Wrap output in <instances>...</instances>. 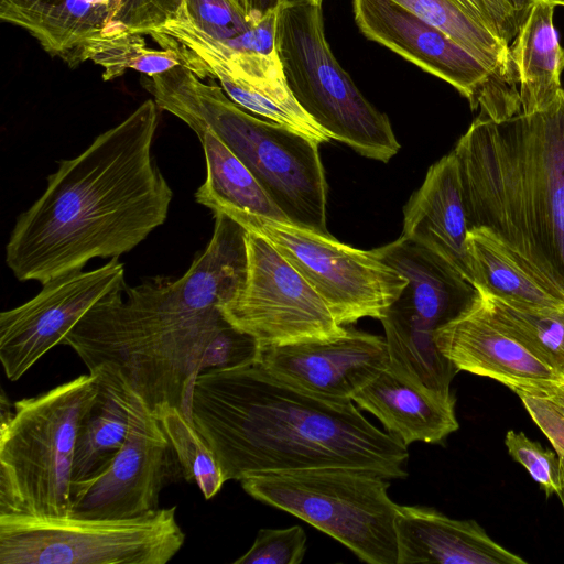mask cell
Segmentation results:
<instances>
[{
  "label": "cell",
  "instance_id": "cell-9",
  "mask_svg": "<svg viewBox=\"0 0 564 564\" xmlns=\"http://www.w3.org/2000/svg\"><path fill=\"white\" fill-rule=\"evenodd\" d=\"M184 542L175 506L120 519L0 514V564H165Z\"/></svg>",
  "mask_w": 564,
  "mask_h": 564
},
{
  "label": "cell",
  "instance_id": "cell-24",
  "mask_svg": "<svg viewBox=\"0 0 564 564\" xmlns=\"http://www.w3.org/2000/svg\"><path fill=\"white\" fill-rule=\"evenodd\" d=\"M194 132L206 160V178L195 193L197 203L214 215L224 214L234 220L256 215L289 223L248 167L223 141L207 130Z\"/></svg>",
  "mask_w": 564,
  "mask_h": 564
},
{
  "label": "cell",
  "instance_id": "cell-15",
  "mask_svg": "<svg viewBox=\"0 0 564 564\" xmlns=\"http://www.w3.org/2000/svg\"><path fill=\"white\" fill-rule=\"evenodd\" d=\"M42 285L34 297L0 314V361L10 381L63 343L94 305L126 288L124 265L111 258L98 269L68 272Z\"/></svg>",
  "mask_w": 564,
  "mask_h": 564
},
{
  "label": "cell",
  "instance_id": "cell-31",
  "mask_svg": "<svg viewBox=\"0 0 564 564\" xmlns=\"http://www.w3.org/2000/svg\"><path fill=\"white\" fill-rule=\"evenodd\" d=\"M547 437L558 455H564V381L509 388Z\"/></svg>",
  "mask_w": 564,
  "mask_h": 564
},
{
  "label": "cell",
  "instance_id": "cell-25",
  "mask_svg": "<svg viewBox=\"0 0 564 564\" xmlns=\"http://www.w3.org/2000/svg\"><path fill=\"white\" fill-rule=\"evenodd\" d=\"M446 33L519 94L510 44L473 17L456 0H392ZM520 96V95H519Z\"/></svg>",
  "mask_w": 564,
  "mask_h": 564
},
{
  "label": "cell",
  "instance_id": "cell-1",
  "mask_svg": "<svg viewBox=\"0 0 564 564\" xmlns=\"http://www.w3.org/2000/svg\"><path fill=\"white\" fill-rule=\"evenodd\" d=\"M160 110L147 99L80 154L59 161L6 246L19 281L43 284L94 258H119L164 224L173 193L152 152Z\"/></svg>",
  "mask_w": 564,
  "mask_h": 564
},
{
  "label": "cell",
  "instance_id": "cell-23",
  "mask_svg": "<svg viewBox=\"0 0 564 564\" xmlns=\"http://www.w3.org/2000/svg\"><path fill=\"white\" fill-rule=\"evenodd\" d=\"M556 6L553 0L533 2L510 44L522 113L546 108L562 89L564 47L553 23Z\"/></svg>",
  "mask_w": 564,
  "mask_h": 564
},
{
  "label": "cell",
  "instance_id": "cell-12",
  "mask_svg": "<svg viewBox=\"0 0 564 564\" xmlns=\"http://www.w3.org/2000/svg\"><path fill=\"white\" fill-rule=\"evenodd\" d=\"M364 36L452 85L473 110L500 121L522 113L520 96L440 29L392 0H352Z\"/></svg>",
  "mask_w": 564,
  "mask_h": 564
},
{
  "label": "cell",
  "instance_id": "cell-22",
  "mask_svg": "<svg viewBox=\"0 0 564 564\" xmlns=\"http://www.w3.org/2000/svg\"><path fill=\"white\" fill-rule=\"evenodd\" d=\"M89 372L96 375L98 391L78 429L72 488L106 469L131 426L135 393L110 364H101Z\"/></svg>",
  "mask_w": 564,
  "mask_h": 564
},
{
  "label": "cell",
  "instance_id": "cell-28",
  "mask_svg": "<svg viewBox=\"0 0 564 564\" xmlns=\"http://www.w3.org/2000/svg\"><path fill=\"white\" fill-rule=\"evenodd\" d=\"M159 421L188 481H195L205 499L226 482L216 456L191 419L177 408L165 409Z\"/></svg>",
  "mask_w": 564,
  "mask_h": 564
},
{
  "label": "cell",
  "instance_id": "cell-13",
  "mask_svg": "<svg viewBox=\"0 0 564 564\" xmlns=\"http://www.w3.org/2000/svg\"><path fill=\"white\" fill-rule=\"evenodd\" d=\"M183 8L184 0H0V20L76 67L100 44L129 34L150 35Z\"/></svg>",
  "mask_w": 564,
  "mask_h": 564
},
{
  "label": "cell",
  "instance_id": "cell-2",
  "mask_svg": "<svg viewBox=\"0 0 564 564\" xmlns=\"http://www.w3.org/2000/svg\"><path fill=\"white\" fill-rule=\"evenodd\" d=\"M352 400L299 389L254 362L200 372L189 419L226 481L319 467L408 476V446L371 424Z\"/></svg>",
  "mask_w": 564,
  "mask_h": 564
},
{
  "label": "cell",
  "instance_id": "cell-4",
  "mask_svg": "<svg viewBox=\"0 0 564 564\" xmlns=\"http://www.w3.org/2000/svg\"><path fill=\"white\" fill-rule=\"evenodd\" d=\"M161 110L193 131L207 130L248 167L289 223L330 235L327 183L318 143L282 124L260 119L221 87L200 80L185 64L142 82Z\"/></svg>",
  "mask_w": 564,
  "mask_h": 564
},
{
  "label": "cell",
  "instance_id": "cell-21",
  "mask_svg": "<svg viewBox=\"0 0 564 564\" xmlns=\"http://www.w3.org/2000/svg\"><path fill=\"white\" fill-rule=\"evenodd\" d=\"M373 414L387 432L406 446L414 442L437 444L458 427L454 395L441 397L414 388L389 368L352 398Z\"/></svg>",
  "mask_w": 564,
  "mask_h": 564
},
{
  "label": "cell",
  "instance_id": "cell-7",
  "mask_svg": "<svg viewBox=\"0 0 564 564\" xmlns=\"http://www.w3.org/2000/svg\"><path fill=\"white\" fill-rule=\"evenodd\" d=\"M276 51L293 96L330 139L384 163L398 153L400 143L388 116L366 99L335 58L322 6L281 3Z\"/></svg>",
  "mask_w": 564,
  "mask_h": 564
},
{
  "label": "cell",
  "instance_id": "cell-39",
  "mask_svg": "<svg viewBox=\"0 0 564 564\" xmlns=\"http://www.w3.org/2000/svg\"><path fill=\"white\" fill-rule=\"evenodd\" d=\"M561 457V462H562V471H563V486H562V489L561 491L557 494L560 500H561V503H562V507H563V510H564V455H560Z\"/></svg>",
  "mask_w": 564,
  "mask_h": 564
},
{
  "label": "cell",
  "instance_id": "cell-3",
  "mask_svg": "<svg viewBox=\"0 0 564 564\" xmlns=\"http://www.w3.org/2000/svg\"><path fill=\"white\" fill-rule=\"evenodd\" d=\"M453 152L469 231L564 302V88L532 113L478 115Z\"/></svg>",
  "mask_w": 564,
  "mask_h": 564
},
{
  "label": "cell",
  "instance_id": "cell-37",
  "mask_svg": "<svg viewBox=\"0 0 564 564\" xmlns=\"http://www.w3.org/2000/svg\"><path fill=\"white\" fill-rule=\"evenodd\" d=\"M536 0H512V3L514 6V9L518 12L520 23L525 17L530 6L535 2Z\"/></svg>",
  "mask_w": 564,
  "mask_h": 564
},
{
  "label": "cell",
  "instance_id": "cell-18",
  "mask_svg": "<svg viewBox=\"0 0 564 564\" xmlns=\"http://www.w3.org/2000/svg\"><path fill=\"white\" fill-rule=\"evenodd\" d=\"M480 302L434 336L438 350L458 371L487 377L508 388L564 381V372L494 319Z\"/></svg>",
  "mask_w": 564,
  "mask_h": 564
},
{
  "label": "cell",
  "instance_id": "cell-6",
  "mask_svg": "<svg viewBox=\"0 0 564 564\" xmlns=\"http://www.w3.org/2000/svg\"><path fill=\"white\" fill-rule=\"evenodd\" d=\"M371 252L408 280L380 319L388 368L416 389L451 397L458 369L438 350L434 336L478 305L480 291L445 259L401 236Z\"/></svg>",
  "mask_w": 564,
  "mask_h": 564
},
{
  "label": "cell",
  "instance_id": "cell-41",
  "mask_svg": "<svg viewBox=\"0 0 564 564\" xmlns=\"http://www.w3.org/2000/svg\"><path fill=\"white\" fill-rule=\"evenodd\" d=\"M557 6H564V0H553Z\"/></svg>",
  "mask_w": 564,
  "mask_h": 564
},
{
  "label": "cell",
  "instance_id": "cell-27",
  "mask_svg": "<svg viewBox=\"0 0 564 564\" xmlns=\"http://www.w3.org/2000/svg\"><path fill=\"white\" fill-rule=\"evenodd\" d=\"M481 295L480 305L494 319L564 372V307H528Z\"/></svg>",
  "mask_w": 564,
  "mask_h": 564
},
{
  "label": "cell",
  "instance_id": "cell-16",
  "mask_svg": "<svg viewBox=\"0 0 564 564\" xmlns=\"http://www.w3.org/2000/svg\"><path fill=\"white\" fill-rule=\"evenodd\" d=\"M173 454L159 419L135 394L124 444L99 475L73 486L72 514L120 519L158 510L173 476Z\"/></svg>",
  "mask_w": 564,
  "mask_h": 564
},
{
  "label": "cell",
  "instance_id": "cell-10",
  "mask_svg": "<svg viewBox=\"0 0 564 564\" xmlns=\"http://www.w3.org/2000/svg\"><path fill=\"white\" fill-rule=\"evenodd\" d=\"M238 224L268 239L323 299L336 322L381 319L408 280L376 257L297 225L249 215Z\"/></svg>",
  "mask_w": 564,
  "mask_h": 564
},
{
  "label": "cell",
  "instance_id": "cell-5",
  "mask_svg": "<svg viewBox=\"0 0 564 564\" xmlns=\"http://www.w3.org/2000/svg\"><path fill=\"white\" fill-rule=\"evenodd\" d=\"M97 391L89 372L13 404L0 425V514H72L76 438Z\"/></svg>",
  "mask_w": 564,
  "mask_h": 564
},
{
  "label": "cell",
  "instance_id": "cell-38",
  "mask_svg": "<svg viewBox=\"0 0 564 564\" xmlns=\"http://www.w3.org/2000/svg\"><path fill=\"white\" fill-rule=\"evenodd\" d=\"M503 8L509 10L510 12H513L518 15L517 10L514 9V6L512 3V0H497ZM519 18V15H518ZM520 20V19H519Z\"/></svg>",
  "mask_w": 564,
  "mask_h": 564
},
{
  "label": "cell",
  "instance_id": "cell-34",
  "mask_svg": "<svg viewBox=\"0 0 564 564\" xmlns=\"http://www.w3.org/2000/svg\"><path fill=\"white\" fill-rule=\"evenodd\" d=\"M260 345L250 335L240 332L225 318L212 338L202 360V371L228 369L254 362Z\"/></svg>",
  "mask_w": 564,
  "mask_h": 564
},
{
  "label": "cell",
  "instance_id": "cell-19",
  "mask_svg": "<svg viewBox=\"0 0 564 564\" xmlns=\"http://www.w3.org/2000/svg\"><path fill=\"white\" fill-rule=\"evenodd\" d=\"M403 215L402 238L432 250L475 285L467 245L469 226L453 151L430 166Z\"/></svg>",
  "mask_w": 564,
  "mask_h": 564
},
{
  "label": "cell",
  "instance_id": "cell-11",
  "mask_svg": "<svg viewBox=\"0 0 564 564\" xmlns=\"http://www.w3.org/2000/svg\"><path fill=\"white\" fill-rule=\"evenodd\" d=\"M247 275L219 310L260 347L344 335L329 308L302 274L263 236L247 230Z\"/></svg>",
  "mask_w": 564,
  "mask_h": 564
},
{
  "label": "cell",
  "instance_id": "cell-17",
  "mask_svg": "<svg viewBox=\"0 0 564 564\" xmlns=\"http://www.w3.org/2000/svg\"><path fill=\"white\" fill-rule=\"evenodd\" d=\"M257 362L304 391L352 400L389 367V351L386 338L347 329L335 338L260 347Z\"/></svg>",
  "mask_w": 564,
  "mask_h": 564
},
{
  "label": "cell",
  "instance_id": "cell-8",
  "mask_svg": "<svg viewBox=\"0 0 564 564\" xmlns=\"http://www.w3.org/2000/svg\"><path fill=\"white\" fill-rule=\"evenodd\" d=\"M256 500L286 511L339 541L369 564H398L390 481L349 467H319L245 478Z\"/></svg>",
  "mask_w": 564,
  "mask_h": 564
},
{
  "label": "cell",
  "instance_id": "cell-32",
  "mask_svg": "<svg viewBox=\"0 0 564 564\" xmlns=\"http://www.w3.org/2000/svg\"><path fill=\"white\" fill-rule=\"evenodd\" d=\"M509 455L521 464L547 496L558 494L563 486L561 457L541 446L522 432L508 431L505 437Z\"/></svg>",
  "mask_w": 564,
  "mask_h": 564
},
{
  "label": "cell",
  "instance_id": "cell-26",
  "mask_svg": "<svg viewBox=\"0 0 564 564\" xmlns=\"http://www.w3.org/2000/svg\"><path fill=\"white\" fill-rule=\"evenodd\" d=\"M467 245L475 285L481 294L528 307H564L562 300L547 292L482 234L469 231Z\"/></svg>",
  "mask_w": 564,
  "mask_h": 564
},
{
  "label": "cell",
  "instance_id": "cell-30",
  "mask_svg": "<svg viewBox=\"0 0 564 564\" xmlns=\"http://www.w3.org/2000/svg\"><path fill=\"white\" fill-rule=\"evenodd\" d=\"M89 61L104 68L105 82L120 77L129 69L153 76L185 64L173 47H148L142 34H129L105 42L90 54Z\"/></svg>",
  "mask_w": 564,
  "mask_h": 564
},
{
  "label": "cell",
  "instance_id": "cell-36",
  "mask_svg": "<svg viewBox=\"0 0 564 564\" xmlns=\"http://www.w3.org/2000/svg\"><path fill=\"white\" fill-rule=\"evenodd\" d=\"M239 2L247 14L254 21L261 20L280 6V0H239Z\"/></svg>",
  "mask_w": 564,
  "mask_h": 564
},
{
  "label": "cell",
  "instance_id": "cell-14",
  "mask_svg": "<svg viewBox=\"0 0 564 564\" xmlns=\"http://www.w3.org/2000/svg\"><path fill=\"white\" fill-rule=\"evenodd\" d=\"M151 34L162 47L175 48L198 77L218 79L226 95L241 108L318 144L332 140L293 96L278 52L267 55L231 51L202 32L185 6L177 18Z\"/></svg>",
  "mask_w": 564,
  "mask_h": 564
},
{
  "label": "cell",
  "instance_id": "cell-20",
  "mask_svg": "<svg viewBox=\"0 0 564 564\" xmlns=\"http://www.w3.org/2000/svg\"><path fill=\"white\" fill-rule=\"evenodd\" d=\"M394 530L398 564H527L476 521L452 519L434 508L397 505Z\"/></svg>",
  "mask_w": 564,
  "mask_h": 564
},
{
  "label": "cell",
  "instance_id": "cell-29",
  "mask_svg": "<svg viewBox=\"0 0 564 564\" xmlns=\"http://www.w3.org/2000/svg\"><path fill=\"white\" fill-rule=\"evenodd\" d=\"M192 22L209 39L241 53H257L256 24L239 0H184Z\"/></svg>",
  "mask_w": 564,
  "mask_h": 564
},
{
  "label": "cell",
  "instance_id": "cell-33",
  "mask_svg": "<svg viewBox=\"0 0 564 564\" xmlns=\"http://www.w3.org/2000/svg\"><path fill=\"white\" fill-rule=\"evenodd\" d=\"M306 554L302 527L260 529L251 547L235 564H300Z\"/></svg>",
  "mask_w": 564,
  "mask_h": 564
},
{
  "label": "cell",
  "instance_id": "cell-40",
  "mask_svg": "<svg viewBox=\"0 0 564 564\" xmlns=\"http://www.w3.org/2000/svg\"><path fill=\"white\" fill-rule=\"evenodd\" d=\"M311 2V3H314V4H319L322 6L323 3V0H280V4L281 3H296V2Z\"/></svg>",
  "mask_w": 564,
  "mask_h": 564
},
{
  "label": "cell",
  "instance_id": "cell-35",
  "mask_svg": "<svg viewBox=\"0 0 564 564\" xmlns=\"http://www.w3.org/2000/svg\"><path fill=\"white\" fill-rule=\"evenodd\" d=\"M456 1L508 44L512 43L520 25L516 13L503 8L497 0Z\"/></svg>",
  "mask_w": 564,
  "mask_h": 564
}]
</instances>
